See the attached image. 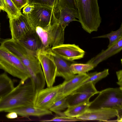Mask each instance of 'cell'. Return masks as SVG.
Masks as SVG:
<instances>
[{"mask_svg": "<svg viewBox=\"0 0 122 122\" xmlns=\"http://www.w3.org/2000/svg\"><path fill=\"white\" fill-rule=\"evenodd\" d=\"M34 5L33 4H28L23 8V13L25 15H27L29 14L32 10L33 7Z\"/></svg>", "mask_w": 122, "mask_h": 122, "instance_id": "cell-31", "label": "cell"}, {"mask_svg": "<svg viewBox=\"0 0 122 122\" xmlns=\"http://www.w3.org/2000/svg\"><path fill=\"white\" fill-rule=\"evenodd\" d=\"M14 112L18 115L28 117L32 116L41 117L47 115H52V112L49 110L42 109L34 106H30L15 108L7 111L6 112Z\"/></svg>", "mask_w": 122, "mask_h": 122, "instance_id": "cell-16", "label": "cell"}, {"mask_svg": "<svg viewBox=\"0 0 122 122\" xmlns=\"http://www.w3.org/2000/svg\"><path fill=\"white\" fill-rule=\"evenodd\" d=\"M5 11L9 19L17 17L21 12L11 0H3Z\"/></svg>", "mask_w": 122, "mask_h": 122, "instance_id": "cell-26", "label": "cell"}, {"mask_svg": "<svg viewBox=\"0 0 122 122\" xmlns=\"http://www.w3.org/2000/svg\"><path fill=\"white\" fill-rule=\"evenodd\" d=\"M68 107L66 97H65L57 100L51 107L49 110L59 116H65L64 112L62 111Z\"/></svg>", "mask_w": 122, "mask_h": 122, "instance_id": "cell-22", "label": "cell"}, {"mask_svg": "<svg viewBox=\"0 0 122 122\" xmlns=\"http://www.w3.org/2000/svg\"></svg>", "mask_w": 122, "mask_h": 122, "instance_id": "cell-35", "label": "cell"}, {"mask_svg": "<svg viewBox=\"0 0 122 122\" xmlns=\"http://www.w3.org/2000/svg\"><path fill=\"white\" fill-rule=\"evenodd\" d=\"M117 111L114 109L106 108L88 109L84 114L76 118L82 120H97L107 122L117 116Z\"/></svg>", "mask_w": 122, "mask_h": 122, "instance_id": "cell-13", "label": "cell"}, {"mask_svg": "<svg viewBox=\"0 0 122 122\" xmlns=\"http://www.w3.org/2000/svg\"><path fill=\"white\" fill-rule=\"evenodd\" d=\"M19 84L6 95L0 98V112L15 108L34 106L38 92L35 90L31 80Z\"/></svg>", "mask_w": 122, "mask_h": 122, "instance_id": "cell-1", "label": "cell"}, {"mask_svg": "<svg viewBox=\"0 0 122 122\" xmlns=\"http://www.w3.org/2000/svg\"><path fill=\"white\" fill-rule=\"evenodd\" d=\"M70 68L72 72L75 75L86 73L94 68L92 65L87 63H73L70 65Z\"/></svg>", "mask_w": 122, "mask_h": 122, "instance_id": "cell-24", "label": "cell"}, {"mask_svg": "<svg viewBox=\"0 0 122 122\" xmlns=\"http://www.w3.org/2000/svg\"><path fill=\"white\" fill-rule=\"evenodd\" d=\"M121 38H122V24L119 29L116 31H112L109 33L92 38H108L109 41V44L108 46V47L114 44Z\"/></svg>", "mask_w": 122, "mask_h": 122, "instance_id": "cell-25", "label": "cell"}, {"mask_svg": "<svg viewBox=\"0 0 122 122\" xmlns=\"http://www.w3.org/2000/svg\"><path fill=\"white\" fill-rule=\"evenodd\" d=\"M82 121L76 117H70L66 116H57L52 119L48 120H42L41 122H72Z\"/></svg>", "mask_w": 122, "mask_h": 122, "instance_id": "cell-29", "label": "cell"}, {"mask_svg": "<svg viewBox=\"0 0 122 122\" xmlns=\"http://www.w3.org/2000/svg\"><path fill=\"white\" fill-rule=\"evenodd\" d=\"M0 10L5 11L3 0H0Z\"/></svg>", "mask_w": 122, "mask_h": 122, "instance_id": "cell-34", "label": "cell"}, {"mask_svg": "<svg viewBox=\"0 0 122 122\" xmlns=\"http://www.w3.org/2000/svg\"><path fill=\"white\" fill-rule=\"evenodd\" d=\"M89 77L88 74L86 73L75 75L70 79L66 81L65 80L61 84L57 100L66 97L71 94L80 86L84 81Z\"/></svg>", "mask_w": 122, "mask_h": 122, "instance_id": "cell-14", "label": "cell"}, {"mask_svg": "<svg viewBox=\"0 0 122 122\" xmlns=\"http://www.w3.org/2000/svg\"><path fill=\"white\" fill-rule=\"evenodd\" d=\"M0 69L25 83L31 76L28 69L16 56L0 46Z\"/></svg>", "mask_w": 122, "mask_h": 122, "instance_id": "cell-4", "label": "cell"}, {"mask_svg": "<svg viewBox=\"0 0 122 122\" xmlns=\"http://www.w3.org/2000/svg\"><path fill=\"white\" fill-rule=\"evenodd\" d=\"M89 102L69 106L64 112L66 116L73 117H76L84 114L88 109L90 105Z\"/></svg>", "mask_w": 122, "mask_h": 122, "instance_id": "cell-20", "label": "cell"}, {"mask_svg": "<svg viewBox=\"0 0 122 122\" xmlns=\"http://www.w3.org/2000/svg\"><path fill=\"white\" fill-rule=\"evenodd\" d=\"M18 115L15 112H9L6 115V117L8 119H12L17 118L18 117Z\"/></svg>", "mask_w": 122, "mask_h": 122, "instance_id": "cell-33", "label": "cell"}, {"mask_svg": "<svg viewBox=\"0 0 122 122\" xmlns=\"http://www.w3.org/2000/svg\"><path fill=\"white\" fill-rule=\"evenodd\" d=\"M116 74L118 80L117 84L120 87L122 88V70H121L116 72Z\"/></svg>", "mask_w": 122, "mask_h": 122, "instance_id": "cell-32", "label": "cell"}, {"mask_svg": "<svg viewBox=\"0 0 122 122\" xmlns=\"http://www.w3.org/2000/svg\"><path fill=\"white\" fill-rule=\"evenodd\" d=\"M88 74L89 77L84 81L79 87L89 83H92L95 85L96 83L109 75V69H106L101 72H95Z\"/></svg>", "mask_w": 122, "mask_h": 122, "instance_id": "cell-23", "label": "cell"}, {"mask_svg": "<svg viewBox=\"0 0 122 122\" xmlns=\"http://www.w3.org/2000/svg\"><path fill=\"white\" fill-rule=\"evenodd\" d=\"M14 87L13 81L6 73L0 74V98L6 95Z\"/></svg>", "mask_w": 122, "mask_h": 122, "instance_id": "cell-21", "label": "cell"}, {"mask_svg": "<svg viewBox=\"0 0 122 122\" xmlns=\"http://www.w3.org/2000/svg\"><path fill=\"white\" fill-rule=\"evenodd\" d=\"M34 7L30 12L27 15L33 27H46L56 21V12L52 8L48 6L32 4Z\"/></svg>", "mask_w": 122, "mask_h": 122, "instance_id": "cell-7", "label": "cell"}, {"mask_svg": "<svg viewBox=\"0 0 122 122\" xmlns=\"http://www.w3.org/2000/svg\"><path fill=\"white\" fill-rule=\"evenodd\" d=\"M51 51V49H46L42 47L36 52L47 87L53 86L57 76V68Z\"/></svg>", "mask_w": 122, "mask_h": 122, "instance_id": "cell-8", "label": "cell"}, {"mask_svg": "<svg viewBox=\"0 0 122 122\" xmlns=\"http://www.w3.org/2000/svg\"><path fill=\"white\" fill-rule=\"evenodd\" d=\"M56 15L58 21L65 29L66 27L71 22L78 21V15L77 10L71 9L66 7L57 10Z\"/></svg>", "mask_w": 122, "mask_h": 122, "instance_id": "cell-17", "label": "cell"}, {"mask_svg": "<svg viewBox=\"0 0 122 122\" xmlns=\"http://www.w3.org/2000/svg\"><path fill=\"white\" fill-rule=\"evenodd\" d=\"M122 49V38L106 50L101 52L89 60L87 63L92 65L95 67L100 63L118 53Z\"/></svg>", "mask_w": 122, "mask_h": 122, "instance_id": "cell-15", "label": "cell"}, {"mask_svg": "<svg viewBox=\"0 0 122 122\" xmlns=\"http://www.w3.org/2000/svg\"><path fill=\"white\" fill-rule=\"evenodd\" d=\"M1 11L0 10V12Z\"/></svg>", "mask_w": 122, "mask_h": 122, "instance_id": "cell-36", "label": "cell"}, {"mask_svg": "<svg viewBox=\"0 0 122 122\" xmlns=\"http://www.w3.org/2000/svg\"><path fill=\"white\" fill-rule=\"evenodd\" d=\"M18 41L27 49L34 51L36 52L43 47L41 40L35 31L29 32Z\"/></svg>", "mask_w": 122, "mask_h": 122, "instance_id": "cell-19", "label": "cell"}, {"mask_svg": "<svg viewBox=\"0 0 122 122\" xmlns=\"http://www.w3.org/2000/svg\"><path fill=\"white\" fill-rule=\"evenodd\" d=\"M20 11L29 3V0H11Z\"/></svg>", "mask_w": 122, "mask_h": 122, "instance_id": "cell-30", "label": "cell"}, {"mask_svg": "<svg viewBox=\"0 0 122 122\" xmlns=\"http://www.w3.org/2000/svg\"><path fill=\"white\" fill-rule=\"evenodd\" d=\"M1 46L17 57L28 69L31 79L44 75L36 52L30 50L18 41L12 39H4Z\"/></svg>", "mask_w": 122, "mask_h": 122, "instance_id": "cell-2", "label": "cell"}, {"mask_svg": "<svg viewBox=\"0 0 122 122\" xmlns=\"http://www.w3.org/2000/svg\"><path fill=\"white\" fill-rule=\"evenodd\" d=\"M66 7L77 10L76 0H58L56 10Z\"/></svg>", "mask_w": 122, "mask_h": 122, "instance_id": "cell-28", "label": "cell"}, {"mask_svg": "<svg viewBox=\"0 0 122 122\" xmlns=\"http://www.w3.org/2000/svg\"><path fill=\"white\" fill-rule=\"evenodd\" d=\"M64 30L57 20L45 28L38 26L35 28L43 47L46 49L63 44Z\"/></svg>", "mask_w": 122, "mask_h": 122, "instance_id": "cell-6", "label": "cell"}, {"mask_svg": "<svg viewBox=\"0 0 122 122\" xmlns=\"http://www.w3.org/2000/svg\"><path fill=\"white\" fill-rule=\"evenodd\" d=\"M98 96L90 102L88 109H114L122 111V88H109L99 92Z\"/></svg>", "mask_w": 122, "mask_h": 122, "instance_id": "cell-5", "label": "cell"}, {"mask_svg": "<svg viewBox=\"0 0 122 122\" xmlns=\"http://www.w3.org/2000/svg\"><path fill=\"white\" fill-rule=\"evenodd\" d=\"M61 84L55 86L43 88L37 93L34 106L39 108L49 110L57 99Z\"/></svg>", "mask_w": 122, "mask_h": 122, "instance_id": "cell-11", "label": "cell"}, {"mask_svg": "<svg viewBox=\"0 0 122 122\" xmlns=\"http://www.w3.org/2000/svg\"><path fill=\"white\" fill-rule=\"evenodd\" d=\"M78 20L83 29L90 34L97 31L102 21L98 0H76Z\"/></svg>", "mask_w": 122, "mask_h": 122, "instance_id": "cell-3", "label": "cell"}, {"mask_svg": "<svg viewBox=\"0 0 122 122\" xmlns=\"http://www.w3.org/2000/svg\"><path fill=\"white\" fill-rule=\"evenodd\" d=\"M51 49L53 52L60 57L71 61L83 58L85 53L84 50L74 44H63Z\"/></svg>", "mask_w": 122, "mask_h": 122, "instance_id": "cell-12", "label": "cell"}, {"mask_svg": "<svg viewBox=\"0 0 122 122\" xmlns=\"http://www.w3.org/2000/svg\"><path fill=\"white\" fill-rule=\"evenodd\" d=\"M51 52L57 68V76H61L68 80L75 75L72 72L70 65L66 60L58 56L52 51Z\"/></svg>", "mask_w": 122, "mask_h": 122, "instance_id": "cell-18", "label": "cell"}, {"mask_svg": "<svg viewBox=\"0 0 122 122\" xmlns=\"http://www.w3.org/2000/svg\"><path fill=\"white\" fill-rule=\"evenodd\" d=\"M58 0H29V4H35L51 7L56 11Z\"/></svg>", "mask_w": 122, "mask_h": 122, "instance_id": "cell-27", "label": "cell"}, {"mask_svg": "<svg viewBox=\"0 0 122 122\" xmlns=\"http://www.w3.org/2000/svg\"><path fill=\"white\" fill-rule=\"evenodd\" d=\"M99 92L92 83L84 84L77 88L66 97L69 106L89 102L90 98Z\"/></svg>", "mask_w": 122, "mask_h": 122, "instance_id": "cell-10", "label": "cell"}, {"mask_svg": "<svg viewBox=\"0 0 122 122\" xmlns=\"http://www.w3.org/2000/svg\"><path fill=\"white\" fill-rule=\"evenodd\" d=\"M12 39L19 40L27 33L35 31L27 17L20 12L16 17L9 19Z\"/></svg>", "mask_w": 122, "mask_h": 122, "instance_id": "cell-9", "label": "cell"}]
</instances>
